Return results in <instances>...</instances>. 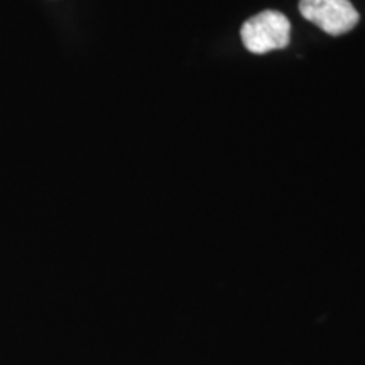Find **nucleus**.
Instances as JSON below:
<instances>
[{
  "instance_id": "obj_1",
  "label": "nucleus",
  "mask_w": 365,
  "mask_h": 365,
  "mask_svg": "<svg viewBox=\"0 0 365 365\" xmlns=\"http://www.w3.org/2000/svg\"><path fill=\"white\" fill-rule=\"evenodd\" d=\"M240 38L245 48L254 54L282 49L291 41V22L282 12L264 11L244 22Z\"/></svg>"
},
{
  "instance_id": "obj_2",
  "label": "nucleus",
  "mask_w": 365,
  "mask_h": 365,
  "mask_svg": "<svg viewBox=\"0 0 365 365\" xmlns=\"http://www.w3.org/2000/svg\"><path fill=\"white\" fill-rule=\"evenodd\" d=\"M299 12L330 36H340L359 24V12L350 0H301Z\"/></svg>"
}]
</instances>
